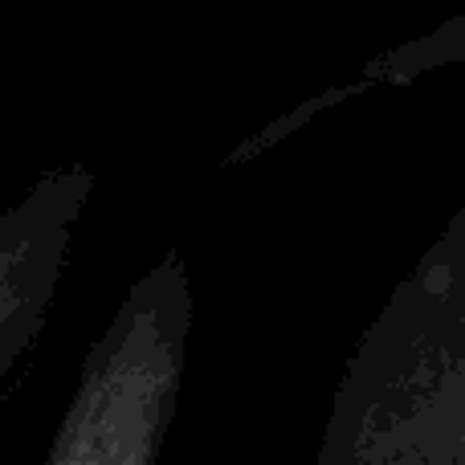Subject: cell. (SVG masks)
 Listing matches in <instances>:
<instances>
[{"label": "cell", "instance_id": "cell-3", "mask_svg": "<svg viewBox=\"0 0 465 465\" xmlns=\"http://www.w3.org/2000/svg\"><path fill=\"white\" fill-rule=\"evenodd\" d=\"M441 65H465V13L450 16L441 29L425 33V37L404 41V45L380 54L368 65V74H363V86H371V82H396V86H404V82L420 78L429 70H441Z\"/></svg>", "mask_w": 465, "mask_h": 465}, {"label": "cell", "instance_id": "cell-2", "mask_svg": "<svg viewBox=\"0 0 465 465\" xmlns=\"http://www.w3.org/2000/svg\"><path fill=\"white\" fill-rule=\"evenodd\" d=\"M90 196L94 176L62 163L0 209V396L45 331Z\"/></svg>", "mask_w": 465, "mask_h": 465}, {"label": "cell", "instance_id": "cell-1", "mask_svg": "<svg viewBox=\"0 0 465 465\" xmlns=\"http://www.w3.org/2000/svg\"><path fill=\"white\" fill-rule=\"evenodd\" d=\"M193 331V286L168 249L123 294L82 360L45 465H155L180 404Z\"/></svg>", "mask_w": 465, "mask_h": 465}]
</instances>
